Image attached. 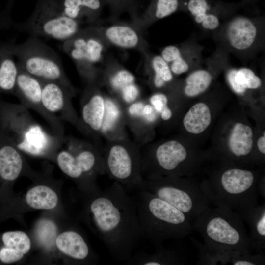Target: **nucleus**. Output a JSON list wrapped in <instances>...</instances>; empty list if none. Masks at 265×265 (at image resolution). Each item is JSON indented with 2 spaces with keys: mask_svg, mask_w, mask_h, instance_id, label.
<instances>
[{
  "mask_svg": "<svg viewBox=\"0 0 265 265\" xmlns=\"http://www.w3.org/2000/svg\"><path fill=\"white\" fill-rule=\"evenodd\" d=\"M84 195V221L115 259L129 260L143 237L135 198L116 181L103 190Z\"/></svg>",
  "mask_w": 265,
  "mask_h": 265,
  "instance_id": "obj_1",
  "label": "nucleus"
},
{
  "mask_svg": "<svg viewBox=\"0 0 265 265\" xmlns=\"http://www.w3.org/2000/svg\"><path fill=\"white\" fill-rule=\"evenodd\" d=\"M0 131L22 152L54 160L63 141L37 123L22 104L0 98Z\"/></svg>",
  "mask_w": 265,
  "mask_h": 265,
  "instance_id": "obj_2",
  "label": "nucleus"
},
{
  "mask_svg": "<svg viewBox=\"0 0 265 265\" xmlns=\"http://www.w3.org/2000/svg\"><path fill=\"white\" fill-rule=\"evenodd\" d=\"M201 185L210 203L238 214L242 219L258 205V179L251 170L227 168Z\"/></svg>",
  "mask_w": 265,
  "mask_h": 265,
  "instance_id": "obj_3",
  "label": "nucleus"
},
{
  "mask_svg": "<svg viewBox=\"0 0 265 265\" xmlns=\"http://www.w3.org/2000/svg\"><path fill=\"white\" fill-rule=\"evenodd\" d=\"M137 191L134 198L143 237L156 246L192 232V223L185 213L149 192Z\"/></svg>",
  "mask_w": 265,
  "mask_h": 265,
  "instance_id": "obj_4",
  "label": "nucleus"
},
{
  "mask_svg": "<svg viewBox=\"0 0 265 265\" xmlns=\"http://www.w3.org/2000/svg\"><path fill=\"white\" fill-rule=\"evenodd\" d=\"M54 160L60 169L74 180L84 194L100 189L96 183L98 175L106 174L103 149L95 144L72 136H65Z\"/></svg>",
  "mask_w": 265,
  "mask_h": 265,
  "instance_id": "obj_5",
  "label": "nucleus"
},
{
  "mask_svg": "<svg viewBox=\"0 0 265 265\" xmlns=\"http://www.w3.org/2000/svg\"><path fill=\"white\" fill-rule=\"evenodd\" d=\"M192 228L201 234L204 244L210 248L250 252L243 220L236 213L209 207L193 220Z\"/></svg>",
  "mask_w": 265,
  "mask_h": 265,
  "instance_id": "obj_6",
  "label": "nucleus"
},
{
  "mask_svg": "<svg viewBox=\"0 0 265 265\" xmlns=\"http://www.w3.org/2000/svg\"><path fill=\"white\" fill-rule=\"evenodd\" d=\"M149 192L167 202L192 220L211 204L201 184L177 176L144 178L138 190Z\"/></svg>",
  "mask_w": 265,
  "mask_h": 265,
  "instance_id": "obj_7",
  "label": "nucleus"
},
{
  "mask_svg": "<svg viewBox=\"0 0 265 265\" xmlns=\"http://www.w3.org/2000/svg\"><path fill=\"white\" fill-rule=\"evenodd\" d=\"M16 26L30 36L62 42L81 30L80 22L65 15L58 0H38L30 16Z\"/></svg>",
  "mask_w": 265,
  "mask_h": 265,
  "instance_id": "obj_8",
  "label": "nucleus"
},
{
  "mask_svg": "<svg viewBox=\"0 0 265 265\" xmlns=\"http://www.w3.org/2000/svg\"><path fill=\"white\" fill-rule=\"evenodd\" d=\"M19 66L42 81H52L73 86L57 53L41 39L30 36L24 42L11 44Z\"/></svg>",
  "mask_w": 265,
  "mask_h": 265,
  "instance_id": "obj_9",
  "label": "nucleus"
},
{
  "mask_svg": "<svg viewBox=\"0 0 265 265\" xmlns=\"http://www.w3.org/2000/svg\"><path fill=\"white\" fill-rule=\"evenodd\" d=\"M103 157L106 174L110 179L129 189H139L144 179L139 144L128 138L106 141Z\"/></svg>",
  "mask_w": 265,
  "mask_h": 265,
  "instance_id": "obj_10",
  "label": "nucleus"
},
{
  "mask_svg": "<svg viewBox=\"0 0 265 265\" xmlns=\"http://www.w3.org/2000/svg\"><path fill=\"white\" fill-rule=\"evenodd\" d=\"M189 156L186 147L175 140L155 147H141V171L144 178L158 176H181L186 171Z\"/></svg>",
  "mask_w": 265,
  "mask_h": 265,
  "instance_id": "obj_11",
  "label": "nucleus"
},
{
  "mask_svg": "<svg viewBox=\"0 0 265 265\" xmlns=\"http://www.w3.org/2000/svg\"><path fill=\"white\" fill-rule=\"evenodd\" d=\"M62 49L76 63L79 73L87 83L97 81V72L94 65L102 58L104 46L94 34V28L81 29L62 42Z\"/></svg>",
  "mask_w": 265,
  "mask_h": 265,
  "instance_id": "obj_12",
  "label": "nucleus"
},
{
  "mask_svg": "<svg viewBox=\"0 0 265 265\" xmlns=\"http://www.w3.org/2000/svg\"><path fill=\"white\" fill-rule=\"evenodd\" d=\"M18 67L13 95L28 109H32L41 115L49 126L52 133L63 141L65 129L62 122L49 113L42 104V81L28 74L19 65Z\"/></svg>",
  "mask_w": 265,
  "mask_h": 265,
  "instance_id": "obj_13",
  "label": "nucleus"
},
{
  "mask_svg": "<svg viewBox=\"0 0 265 265\" xmlns=\"http://www.w3.org/2000/svg\"><path fill=\"white\" fill-rule=\"evenodd\" d=\"M106 106L105 95L97 81L87 83L81 100V113L77 128L93 138L99 146Z\"/></svg>",
  "mask_w": 265,
  "mask_h": 265,
  "instance_id": "obj_14",
  "label": "nucleus"
},
{
  "mask_svg": "<svg viewBox=\"0 0 265 265\" xmlns=\"http://www.w3.org/2000/svg\"><path fill=\"white\" fill-rule=\"evenodd\" d=\"M76 90L73 86L52 81H42V102L46 110L59 120L70 123L76 128L79 116L72 104Z\"/></svg>",
  "mask_w": 265,
  "mask_h": 265,
  "instance_id": "obj_15",
  "label": "nucleus"
},
{
  "mask_svg": "<svg viewBox=\"0 0 265 265\" xmlns=\"http://www.w3.org/2000/svg\"><path fill=\"white\" fill-rule=\"evenodd\" d=\"M126 126L133 134L136 142L144 145L150 138L158 115L148 101L138 100L124 107Z\"/></svg>",
  "mask_w": 265,
  "mask_h": 265,
  "instance_id": "obj_16",
  "label": "nucleus"
},
{
  "mask_svg": "<svg viewBox=\"0 0 265 265\" xmlns=\"http://www.w3.org/2000/svg\"><path fill=\"white\" fill-rule=\"evenodd\" d=\"M55 244L57 249L73 262L94 264L98 261L84 236L76 228L59 234L56 237Z\"/></svg>",
  "mask_w": 265,
  "mask_h": 265,
  "instance_id": "obj_17",
  "label": "nucleus"
},
{
  "mask_svg": "<svg viewBox=\"0 0 265 265\" xmlns=\"http://www.w3.org/2000/svg\"><path fill=\"white\" fill-rule=\"evenodd\" d=\"M25 166L22 152L0 131V187L12 184Z\"/></svg>",
  "mask_w": 265,
  "mask_h": 265,
  "instance_id": "obj_18",
  "label": "nucleus"
},
{
  "mask_svg": "<svg viewBox=\"0 0 265 265\" xmlns=\"http://www.w3.org/2000/svg\"><path fill=\"white\" fill-rule=\"evenodd\" d=\"M106 106L101 136L106 141L127 138L125 106L113 96L105 95Z\"/></svg>",
  "mask_w": 265,
  "mask_h": 265,
  "instance_id": "obj_19",
  "label": "nucleus"
},
{
  "mask_svg": "<svg viewBox=\"0 0 265 265\" xmlns=\"http://www.w3.org/2000/svg\"><path fill=\"white\" fill-rule=\"evenodd\" d=\"M258 35L257 28L249 18L238 16L229 23L226 31L228 41L231 46L237 50L250 49L255 43Z\"/></svg>",
  "mask_w": 265,
  "mask_h": 265,
  "instance_id": "obj_20",
  "label": "nucleus"
},
{
  "mask_svg": "<svg viewBox=\"0 0 265 265\" xmlns=\"http://www.w3.org/2000/svg\"><path fill=\"white\" fill-rule=\"evenodd\" d=\"M0 262L11 264L21 260L30 250L31 243L28 236L22 231H10L1 236Z\"/></svg>",
  "mask_w": 265,
  "mask_h": 265,
  "instance_id": "obj_21",
  "label": "nucleus"
},
{
  "mask_svg": "<svg viewBox=\"0 0 265 265\" xmlns=\"http://www.w3.org/2000/svg\"><path fill=\"white\" fill-rule=\"evenodd\" d=\"M19 72L11 44L0 45V94H14Z\"/></svg>",
  "mask_w": 265,
  "mask_h": 265,
  "instance_id": "obj_22",
  "label": "nucleus"
},
{
  "mask_svg": "<svg viewBox=\"0 0 265 265\" xmlns=\"http://www.w3.org/2000/svg\"><path fill=\"white\" fill-rule=\"evenodd\" d=\"M156 250L152 254L139 251L125 262L133 265H178L183 264V258L175 250L164 247L162 244L155 246Z\"/></svg>",
  "mask_w": 265,
  "mask_h": 265,
  "instance_id": "obj_23",
  "label": "nucleus"
},
{
  "mask_svg": "<svg viewBox=\"0 0 265 265\" xmlns=\"http://www.w3.org/2000/svg\"><path fill=\"white\" fill-rule=\"evenodd\" d=\"M250 228L248 236L250 249L257 253L263 252L265 249V205H257L243 217Z\"/></svg>",
  "mask_w": 265,
  "mask_h": 265,
  "instance_id": "obj_24",
  "label": "nucleus"
},
{
  "mask_svg": "<svg viewBox=\"0 0 265 265\" xmlns=\"http://www.w3.org/2000/svg\"><path fill=\"white\" fill-rule=\"evenodd\" d=\"M65 15L79 21L83 18L91 21L101 11L103 7L101 0H58Z\"/></svg>",
  "mask_w": 265,
  "mask_h": 265,
  "instance_id": "obj_25",
  "label": "nucleus"
},
{
  "mask_svg": "<svg viewBox=\"0 0 265 265\" xmlns=\"http://www.w3.org/2000/svg\"><path fill=\"white\" fill-rule=\"evenodd\" d=\"M253 146V132L248 126L237 123L234 126L229 139V147L235 157H244L250 153Z\"/></svg>",
  "mask_w": 265,
  "mask_h": 265,
  "instance_id": "obj_26",
  "label": "nucleus"
},
{
  "mask_svg": "<svg viewBox=\"0 0 265 265\" xmlns=\"http://www.w3.org/2000/svg\"><path fill=\"white\" fill-rule=\"evenodd\" d=\"M25 201L31 208L50 210L56 207L58 198L56 193L50 186L39 185L27 191L25 196Z\"/></svg>",
  "mask_w": 265,
  "mask_h": 265,
  "instance_id": "obj_27",
  "label": "nucleus"
},
{
  "mask_svg": "<svg viewBox=\"0 0 265 265\" xmlns=\"http://www.w3.org/2000/svg\"><path fill=\"white\" fill-rule=\"evenodd\" d=\"M211 114L207 105L202 102L193 106L184 116L183 123L186 130L192 134L204 132L211 122Z\"/></svg>",
  "mask_w": 265,
  "mask_h": 265,
  "instance_id": "obj_28",
  "label": "nucleus"
},
{
  "mask_svg": "<svg viewBox=\"0 0 265 265\" xmlns=\"http://www.w3.org/2000/svg\"><path fill=\"white\" fill-rule=\"evenodd\" d=\"M105 35L111 43L122 48H133L137 47L140 42L138 33L129 26H111L106 29Z\"/></svg>",
  "mask_w": 265,
  "mask_h": 265,
  "instance_id": "obj_29",
  "label": "nucleus"
},
{
  "mask_svg": "<svg viewBox=\"0 0 265 265\" xmlns=\"http://www.w3.org/2000/svg\"><path fill=\"white\" fill-rule=\"evenodd\" d=\"M212 80L211 74L205 70H198L191 73L186 79L185 94L188 97H194L205 91Z\"/></svg>",
  "mask_w": 265,
  "mask_h": 265,
  "instance_id": "obj_30",
  "label": "nucleus"
},
{
  "mask_svg": "<svg viewBox=\"0 0 265 265\" xmlns=\"http://www.w3.org/2000/svg\"><path fill=\"white\" fill-rule=\"evenodd\" d=\"M192 242L197 247L199 253L198 264L200 265H225L230 263L231 252L221 251L210 248L191 238Z\"/></svg>",
  "mask_w": 265,
  "mask_h": 265,
  "instance_id": "obj_31",
  "label": "nucleus"
},
{
  "mask_svg": "<svg viewBox=\"0 0 265 265\" xmlns=\"http://www.w3.org/2000/svg\"><path fill=\"white\" fill-rule=\"evenodd\" d=\"M179 0H151L145 16L162 19L174 13L180 7Z\"/></svg>",
  "mask_w": 265,
  "mask_h": 265,
  "instance_id": "obj_32",
  "label": "nucleus"
},
{
  "mask_svg": "<svg viewBox=\"0 0 265 265\" xmlns=\"http://www.w3.org/2000/svg\"><path fill=\"white\" fill-rule=\"evenodd\" d=\"M161 56L168 64L172 73L179 75L187 72L189 66L182 57L179 49L175 46L169 45L165 47Z\"/></svg>",
  "mask_w": 265,
  "mask_h": 265,
  "instance_id": "obj_33",
  "label": "nucleus"
},
{
  "mask_svg": "<svg viewBox=\"0 0 265 265\" xmlns=\"http://www.w3.org/2000/svg\"><path fill=\"white\" fill-rule=\"evenodd\" d=\"M154 72L153 83L155 87L160 88L173 79L172 73L169 64L161 55L154 56L151 62Z\"/></svg>",
  "mask_w": 265,
  "mask_h": 265,
  "instance_id": "obj_34",
  "label": "nucleus"
},
{
  "mask_svg": "<svg viewBox=\"0 0 265 265\" xmlns=\"http://www.w3.org/2000/svg\"><path fill=\"white\" fill-rule=\"evenodd\" d=\"M134 75L125 69H119L112 73L107 78V84L116 97L125 86L135 82Z\"/></svg>",
  "mask_w": 265,
  "mask_h": 265,
  "instance_id": "obj_35",
  "label": "nucleus"
},
{
  "mask_svg": "<svg viewBox=\"0 0 265 265\" xmlns=\"http://www.w3.org/2000/svg\"><path fill=\"white\" fill-rule=\"evenodd\" d=\"M230 263L233 265H263L265 263V255L263 252L253 255L250 252L233 251Z\"/></svg>",
  "mask_w": 265,
  "mask_h": 265,
  "instance_id": "obj_36",
  "label": "nucleus"
},
{
  "mask_svg": "<svg viewBox=\"0 0 265 265\" xmlns=\"http://www.w3.org/2000/svg\"><path fill=\"white\" fill-rule=\"evenodd\" d=\"M235 80L238 85L245 89H256L262 84L260 78L248 68H242L237 70Z\"/></svg>",
  "mask_w": 265,
  "mask_h": 265,
  "instance_id": "obj_37",
  "label": "nucleus"
},
{
  "mask_svg": "<svg viewBox=\"0 0 265 265\" xmlns=\"http://www.w3.org/2000/svg\"><path fill=\"white\" fill-rule=\"evenodd\" d=\"M148 102L163 121H168L172 118V111L168 106V99L165 94L154 93L149 98Z\"/></svg>",
  "mask_w": 265,
  "mask_h": 265,
  "instance_id": "obj_38",
  "label": "nucleus"
},
{
  "mask_svg": "<svg viewBox=\"0 0 265 265\" xmlns=\"http://www.w3.org/2000/svg\"><path fill=\"white\" fill-rule=\"evenodd\" d=\"M140 88L134 82L124 87L115 98L125 106L140 99Z\"/></svg>",
  "mask_w": 265,
  "mask_h": 265,
  "instance_id": "obj_39",
  "label": "nucleus"
},
{
  "mask_svg": "<svg viewBox=\"0 0 265 265\" xmlns=\"http://www.w3.org/2000/svg\"><path fill=\"white\" fill-rule=\"evenodd\" d=\"M108 5L113 11L120 12L125 10L134 12L137 7L138 0H102Z\"/></svg>",
  "mask_w": 265,
  "mask_h": 265,
  "instance_id": "obj_40",
  "label": "nucleus"
},
{
  "mask_svg": "<svg viewBox=\"0 0 265 265\" xmlns=\"http://www.w3.org/2000/svg\"><path fill=\"white\" fill-rule=\"evenodd\" d=\"M210 9H210L201 24L204 28L212 30L219 26V20L215 14L210 12Z\"/></svg>",
  "mask_w": 265,
  "mask_h": 265,
  "instance_id": "obj_41",
  "label": "nucleus"
},
{
  "mask_svg": "<svg viewBox=\"0 0 265 265\" xmlns=\"http://www.w3.org/2000/svg\"><path fill=\"white\" fill-rule=\"evenodd\" d=\"M15 0H7L4 9L0 15V20L3 26L8 25L10 22V14Z\"/></svg>",
  "mask_w": 265,
  "mask_h": 265,
  "instance_id": "obj_42",
  "label": "nucleus"
},
{
  "mask_svg": "<svg viewBox=\"0 0 265 265\" xmlns=\"http://www.w3.org/2000/svg\"><path fill=\"white\" fill-rule=\"evenodd\" d=\"M237 70L231 69L227 74V80L229 84L235 92L238 94H243L246 90L238 85L235 81V75Z\"/></svg>",
  "mask_w": 265,
  "mask_h": 265,
  "instance_id": "obj_43",
  "label": "nucleus"
},
{
  "mask_svg": "<svg viewBox=\"0 0 265 265\" xmlns=\"http://www.w3.org/2000/svg\"><path fill=\"white\" fill-rule=\"evenodd\" d=\"M265 133L258 140L257 146L259 151L263 154H265Z\"/></svg>",
  "mask_w": 265,
  "mask_h": 265,
  "instance_id": "obj_44",
  "label": "nucleus"
}]
</instances>
